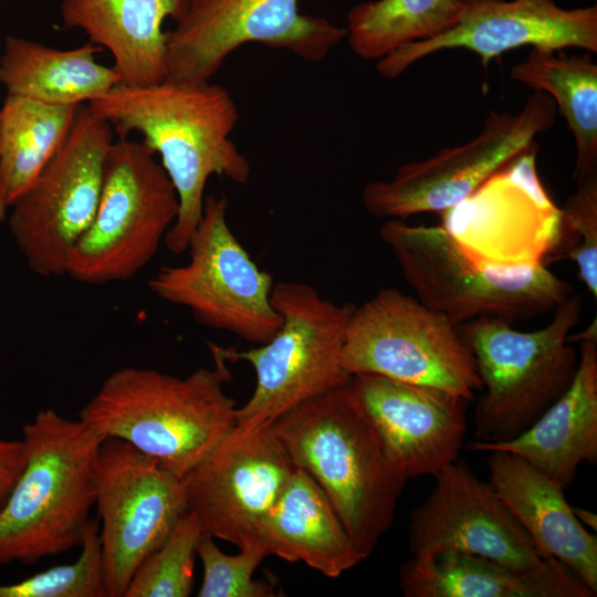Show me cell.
<instances>
[{"mask_svg":"<svg viewBox=\"0 0 597 597\" xmlns=\"http://www.w3.org/2000/svg\"><path fill=\"white\" fill-rule=\"evenodd\" d=\"M87 108L125 138L138 133L161 158L179 200V212L165 237L167 249H188L202 216L208 179L223 176L244 185L251 164L230 138L240 114L230 92L210 82L163 81L150 86L117 84L90 101Z\"/></svg>","mask_w":597,"mask_h":597,"instance_id":"1","label":"cell"},{"mask_svg":"<svg viewBox=\"0 0 597 597\" xmlns=\"http://www.w3.org/2000/svg\"><path fill=\"white\" fill-rule=\"evenodd\" d=\"M272 427L294 465L323 490L367 558L390 527L406 481L348 383L297 405Z\"/></svg>","mask_w":597,"mask_h":597,"instance_id":"2","label":"cell"},{"mask_svg":"<svg viewBox=\"0 0 597 597\" xmlns=\"http://www.w3.org/2000/svg\"><path fill=\"white\" fill-rule=\"evenodd\" d=\"M186 377L153 368L113 371L84 405L78 419L104 440L127 441L182 479L235 426L234 400L223 386L227 362Z\"/></svg>","mask_w":597,"mask_h":597,"instance_id":"3","label":"cell"},{"mask_svg":"<svg viewBox=\"0 0 597 597\" xmlns=\"http://www.w3.org/2000/svg\"><path fill=\"white\" fill-rule=\"evenodd\" d=\"M27 462L0 510V565L34 564L82 543L104 439L53 409L22 427Z\"/></svg>","mask_w":597,"mask_h":597,"instance_id":"4","label":"cell"},{"mask_svg":"<svg viewBox=\"0 0 597 597\" xmlns=\"http://www.w3.org/2000/svg\"><path fill=\"white\" fill-rule=\"evenodd\" d=\"M579 294L554 310L544 327L521 332L512 322L484 316L459 326L485 394L474 415L482 442H505L530 428L568 388L579 353L568 341L582 313Z\"/></svg>","mask_w":597,"mask_h":597,"instance_id":"5","label":"cell"},{"mask_svg":"<svg viewBox=\"0 0 597 597\" xmlns=\"http://www.w3.org/2000/svg\"><path fill=\"white\" fill-rule=\"evenodd\" d=\"M271 304L282 318L275 335L247 350L209 344L224 362H247L255 371V387L237 408L235 426L272 423L297 405L348 383L342 364L348 322L355 308L323 297L301 281L274 283Z\"/></svg>","mask_w":597,"mask_h":597,"instance_id":"6","label":"cell"},{"mask_svg":"<svg viewBox=\"0 0 597 597\" xmlns=\"http://www.w3.org/2000/svg\"><path fill=\"white\" fill-rule=\"evenodd\" d=\"M379 233L418 300L458 327L484 316L530 320L573 293L545 265L512 271L478 265L441 226L390 219Z\"/></svg>","mask_w":597,"mask_h":597,"instance_id":"7","label":"cell"},{"mask_svg":"<svg viewBox=\"0 0 597 597\" xmlns=\"http://www.w3.org/2000/svg\"><path fill=\"white\" fill-rule=\"evenodd\" d=\"M179 212L161 164L127 137L108 150L95 217L70 250L65 275L88 285L125 282L156 255Z\"/></svg>","mask_w":597,"mask_h":597,"instance_id":"8","label":"cell"},{"mask_svg":"<svg viewBox=\"0 0 597 597\" xmlns=\"http://www.w3.org/2000/svg\"><path fill=\"white\" fill-rule=\"evenodd\" d=\"M342 364L350 376L376 374L469 401L483 389L474 356L459 327L395 287L380 289L355 306Z\"/></svg>","mask_w":597,"mask_h":597,"instance_id":"9","label":"cell"},{"mask_svg":"<svg viewBox=\"0 0 597 597\" xmlns=\"http://www.w3.org/2000/svg\"><path fill=\"white\" fill-rule=\"evenodd\" d=\"M227 210L226 197H206L188 261L161 266L148 286L163 301L189 310L200 325L262 345L282 324L271 304L273 275L256 265L233 234Z\"/></svg>","mask_w":597,"mask_h":597,"instance_id":"10","label":"cell"},{"mask_svg":"<svg viewBox=\"0 0 597 597\" xmlns=\"http://www.w3.org/2000/svg\"><path fill=\"white\" fill-rule=\"evenodd\" d=\"M113 136V127L82 105L63 145L9 206L11 237L33 273L65 275L70 250L95 217Z\"/></svg>","mask_w":597,"mask_h":597,"instance_id":"11","label":"cell"},{"mask_svg":"<svg viewBox=\"0 0 597 597\" xmlns=\"http://www.w3.org/2000/svg\"><path fill=\"white\" fill-rule=\"evenodd\" d=\"M557 112L554 100L541 91H534L516 114L490 111L472 140L406 163L390 180L366 184L362 191L365 210L387 220L442 213L535 144V137L554 125Z\"/></svg>","mask_w":597,"mask_h":597,"instance_id":"12","label":"cell"},{"mask_svg":"<svg viewBox=\"0 0 597 597\" xmlns=\"http://www.w3.org/2000/svg\"><path fill=\"white\" fill-rule=\"evenodd\" d=\"M346 35V28L302 13L298 0H188L167 31L165 80L210 82L228 56L247 43L318 62Z\"/></svg>","mask_w":597,"mask_h":597,"instance_id":"13","label":"cell"},{"mask_svg":"<svg viewBox=\"0 0 597 597\" xmlns=\"http://www.w3.org/2000/svg\"><path fill=\"white\" fill-rule=\"evenodd\" d=\"M537 151L535 143L440 213L441 227L478 265L502 271L546 266L555 252L561 209L537 175Z\"/></svg>","mask_w":597,"mask_h":597,"instance_id":"14","label":"cell"},{"mask_svg":"<svg viewBox=\"0 0 597 597\" xmlns=\"http://www.w3.org/2000/svg\"><path fill=\"white\" fill-rule=\"evenodd\" d=\"M95 504L107 597H124L142 562L188 512L182 480L127 441L109 438L98 451Z\"/></svg>","mask_w":597,"mask_h":597,"instance_id":"15","label":"cell"},{"mask_svg":"<svg viewBox=\"0 0 597 597\" xmlns=\"http://www.w3.org/2000/svg\"><path fill=\"white\" fill-rule=\"evenodd\" d=\"M295 465L272 423L234 426L181 480L203 534L240 547L256 535Z\"/></svg>","mask_w":597,"mask_h":597,"instance_id":"16","label":"cell"},{"mask_svg":"<svg viewBox=\"0 0 597 597\" xmlns=\"http://www.w3.org/2000/svg\"><path fill=\"white\" fill-rule=\"evenodd\" d=\"M434 478L429 496L410 516L412 556L459 551L528 576H541L558 562L535 543L491 484L478 479L465 462L458 459Z\"/></svg>","mask_w":597,"mask_h":597,"instance_id":"17","label":"cell"},{"mask_svg":"<svg viewBox=\"0 0 597 597\" xmlns=\"http://www.w3.org/2000/svg\"><path fill=\"white\" fill-rule=\"evenodd\" d=\"M523 45L596 53L597 6L566 10L554 0H461L450 28L395 50L376 66L384 77L396 78L432 53L465 49L478 54L486 67L493 57Z\"/></svg>","mask_w":597,"mask_h":597,"instance_id":"18","label":"cell"},{"mask_svg":"<svg viewBox=\"0 0 597 597\" xmlns=\"http://www.w3.org/2000/svg\"><path fill=\"white\" fill-rule=\"evenodd\" d=\"M348 386L405 481L434 476L459 459L469 400L376 374L352 375Z\"/></svg>","mask_w":597,"mask_h":597,"instance_id":"19","label":"cell"},{"mask_svg":"<svg viewBox=\"0 0 597 597\" xmlns=\"http://www.w3.org/2000/svg\"><path fill=\"white\" fill-rule=\"evenodd\" d=\"M579 359L565 392L525 431L505 442L473 441L472 451H506L525 459L564 489L583 463L597 460V327L578 336Z\"/></svg>","mask_w":597,"mask_h":597,"instance_id":"20","label":"cell"},{"mask_svg":"<svg viewBox=\"0 0 597 597\" xmlns=\"http://www.w3.org/2000/svg\"><path fill=\"white\" fill-rule=\"evenodd\" d=\"M490 484L535 543L596 595L597 538L576 519L565 489L525 459L490 451Z\"/></svg>","mask_w":597,"mask_h":597,"instance_id":"21","label":"cell"},{"mask_svg":"<svg viewBox=\"0 0 597 597\" xmlns=\"http://www.w3.org/2000/svg\"><path fill=\"white\" fill-rule=\"evenodd\" d=\"M188 0H61L64 28L80 29L88 42L111 52L113 67L129 86L165 81L167 18H179Z\"/></svg>","mask_w":597,"mask_h":597,"instance_id":"22","label":"cell"},{"mask_svg":"<svg viewBox=\"0 0 597 597\" xmlns=\"http://www.w3.org/2000/svg\"><path fill=\"white\" fill-rule=\"evenodd\" d=\"M256 536L269 556L302 562L328 578L365 559L323 490L300 468L262 520Z\"/></svg>","mask_w":597,"mask_h":597,"instance_id":"23","label":"cell"},{"mask_svg":"<svg viewBox=\"0 0 597 597\" xmlns=\"http://www.w3.org/2000/svg\"><path fill=\"white\" fill-rule=\"evenodd\" d=\"M406 597H591L595 594L559 561L541 576L517 573L459 551L412 556L399 570Z\"/></svg>","mask_w":597,"mask_h":597,"instance_id":"24","label":"cell"},{"mask_svg":"<svg viewBox=\"0 0 597 597\" xmlns=\"http://www.w3.org/2000/svg\"><path fill=\"white\" fill-rule=\"evenodd\" d=\"M101 51L90 42L60 50L9 35L0 56V84L7 94L56 105H83L122 83L113 66L96 62Z\"/></svg>","mask_w":597,"mask_h":597,"instance_id":"25","label":"cell"},{"mask_svg":"<svg viewBox=\"0 0 597 597\" xmlns=\"http://www.w3.org/2000/svg\"><path fill=\"white\" fill-rule=\"evenodd\" d=\"M511 78L548 94L565 117L576 146V184L597 176V64L589 53L532 48L511 67Z\"/></svg>","mask_w":597,"mask_h":597,"instance_id":"26","label":"cell"},{"mask_svg":"<svg viewBox=\"0 0 597 597\" xmlns=\"http://www.w3.org/2000/svg\"><path fill=\"white\" fill-rule=\"evenodd\" d=\"M81 106L7 94L0 108V186L8 208L63 145Z\"/></svg>","mask_w":597,"mask_h":597,"instance_id":"27","label":"cell"},{"mask_svg":"<svg viewBox=\"0 0 597 597\" xmlns=\"http://www.w3.org/2000/svg\"><path fill=\"white\" fill-rule=\"evenodd\" d=\"M461 0H376L353 7L347 40L364 60H380L411 42L433 38L457 20Z\"/></svg>","mask_w":597,"mask_h":597,"instance_id":"28","label":"cell"},{"mask_svg":"<svg viewBox=\"0 0 597 597\" xmlns=\"http://www.w3.org/2000/svg\"><path fill=\"white\" fill-rule=\"evenodd\" d=\"M203 531L188 511L167 540L134 573L124 597H187L193 588L197 547Z\"/></svg>","mask_w":597,"mask_h":597,"instance_id":"29","label":"cell"},{"mask_svg":"<svg viewBox=\"0 0 597 597\" xmlns=\"http://www.w3.org/2000/svg\"><path fill=\"white\" fill-rule=\"evenodd\" d=\"M76 562L57 565L13 584H0V597H107L100 521L88 519Z\"/></svg>","mask_w":597,"mask_h":597,"instance_id":"30","label":"cell"},{"mask_svg":"<svg viewBox=\"0 0 597 597\" xmlns=\"http://www.w3.org/2000/svg\"><path fill=\"white\" fill-rule=\"evenodd\" d=\"M234 555L223 553L214 538L203 534L197 547V556L203 567L199 597H273L272 582L254 579V573L269 556L261 540L249 537Z\"/></svg>","mask_w":597,"mask_h":597,"instance_id":"31","label":"cell"},{"mask_svg":"<svg viewBox=\"0 0 597 597\" xmlns=\"http://www.w3.org/2000/svg\"><path fill=\"white\" fill-rule=\"evenodd\" d=\"M561 209V237L548 263L568 259L579 281L597 297V176L577 184Z\"/></svg>","mask_w":597,"mask_h":597,"instance_id":"32","label":"cell"},{"mask_svg":"<svg viewBox=\"0 0 597 597\" xmlns=\"http://www.w3.org/2000/svg\"><path fill=\"white\" fill-rule=\"evenodd\" d=\"M27 462L23 440L0 439V510L8 500Z\"/></svg>","mask_w":597,"mask_h":597,"instance_id":"33","label":"cell"},{"mask_svg":"<svg viewBox=\"0 0 597 597\" xmlns=\"http://www.w3.org/2000/svg\"><path fill=\"white\" fill-rule=\"evenodd\" d=\"M576 519L591 530H597V514L580 507H573Z\"/></svg>","mask_w":597,"mask_h":597,"instance_id":"34","label":"cell"},{"mask_svg":"<svg viewBox=\"0 0 597 597\" xmlns=\"http://www.w3.org/2000/svg\"><path fill=\"white\" fill-rule=\"evenodd\" d=\"M8 206L2 197L1 186H0V222L6 219Z\"/></svg>","mask_w":597,"mask_h":597,"instance_id":"35","label":"cell"}]
</instances>
